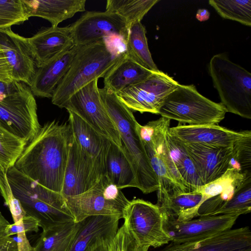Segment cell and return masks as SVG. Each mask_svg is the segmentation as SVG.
I'll return each mask as SVG.
<instances>
[{
	"mask_svg": "<svg viewBox=\"0 0 251 251\" xmlns=\"http://www.w3.org/2000/svg\"><path fill=\"white\" fill-rule=\"evenodd\" d=\"M227 112L221 102L204 97L194 85L179 84L165 99L158 114L190 126H204L218 124Z\"/></svg>",
	"mask_w": 251,
	"mask_h": 251,
	"instance_id": "cell-7",
	"label": "cell"
},
{
	"mask_svg": "<svg viewBox=\"0 0 251 251\" xmlns=\"http://www.w3.org/2000/svg\"><path fill=\"white\" fill-rule=\"evenodd\" d=\"M210 13L209 11L205 9H199L196 14V18L200 22H203L209 19Z\"/></svg>",
	"mask_w": 251,
	"mask_h": 251,
	"instance_id": "cell-44",
	"label": "cell"
},
{
	"mask_svg": "<svg viewBox=\"0 0 251 251\" xmlns=\"http://www.w3.org/2000/svg\"><path fill=\"white\" fill-rule=\"evenodd\" d=\"M77 48V46H75L36 68L29 86L34 96L52 98L56 87L68 72Z\"/></svg>",
	"mask_w": 251,
	"mask_h": 251,
	"instance_id": "cell-22",
	"label": "cell"
},
{
	"mask_svg": "<svg viewBox=\"0 0 251 251\" xmlns=\"http://www.w3.org/2000/svg\"><path fill=\"white\" fill-rule=\"evenodd\" d=\"M202 199V194L198 190L169 196L156 205L167 219L183 222L198 217Z\"/></svg>",
	"mask_w": 251,
	"mask_h": 251,
	"instance_id": "cell-26",
	"label": "cell"
},
{
	"mask_svg": "<svg viewBox=\"0 0 251 251\" xmlns=\"http://www.w3.org/2000/svg\"><path fill=\"white\" fill-rule=\"evenodd\" d=\"M72 136L69 124L47 122L27 144L14 166L41 185L61 194Z\"/></svg>",
	"mask_w": 251,
	"mask_h": 251,
	"instance_id": "cell-1",
	"label": "cell"
},
{
	"mask_svg": "<svg viewBox=\"0 0 251 251\" xmlns=\"http://www.w3.org/2000/svg\"><path fill=\"white\" fill-rule=\"evenodd\" d=\"M70 26L75 46L109 38L119 39L125 43L128 30L124 18L107 11L87 12Z\"/></svg>",
	"mask_w": 251,
	"mask_h": 251,
	"instance_id": "cell-14",
	"label": "cell"
},
{
	"mask_svg": "<svg viewBox=\"0 0 251 251\" xmlns=\"http://www.w3.org/2000/svg\"><path fill=\"white\" fill-rule=\"evenodd\" d=\"M124 225L138 246L157 248L171 242L163 227V215L156 205L134 199L125 212Z\"/></svg>",
	"mask_w": 251,
	"mask_h": 251,
	"instance_id": "cell-10",
	"label": "cell"
},
{
	"mask_svg": "<svg viewBox=\"0 0 251 251\" xmlns=\"http://www.w3.org/2000/svg\"><path fill=\"white\" fill-rule=\"evenodd\" d=\"M160 251H251V231L249 226L231 228L192 242H171Z\"/></svg>",
	"mask_w": 251,
	"mask_h": 251,
	"instance_id": "cell-17",
	"label": "cell"
},
{
	"mask_svg": "<svg viewBox=\"0 0 251 251\" xmlns=\"http://www.w3.org/2000/svg\"><path fill=\"white\" fill-rule=\"evenodd\" d=\"M105 152L97 158L90 156L80 148L72 134L61 192L64 198L89 191L105 175Z\"/></svg>",
	"mask_w": 251,
	"mask_h": 251,
	"instance_id": "cell-11",
	"label": "cell"
},
{
	"mask_svg": "<svg viewBox=\"0 0 251 251\" xmlns=\"http://www.w3.org/2000/svg\"><path fill=\"white\" fill-rule=\"evenodd\" d=\"M29 18L23 0H0V30L21 24Z\"/></svg>",
	"mask_w": 251,
	"mask_h": 251,
	"instance_id": "cell-35",
	"label": "cell"
},
{
	"mask_svg": "<svg viewBox=\"0 0 251 251\" xmlns=\"http://www.w3.org/2000/svg\"><path fill=\"white\" fill-rule=\"evenodd\" d=\"M98 81L95 79L75 92L64 108L77 115L104 137L122 146L119 131L101 99Z\"/></svg>",
	"mask_w": 251,
	"mask_h": 251,
	"instance_id": "cell-12",
	"label": "cell"
},
{
	"mask_svg": "<svg viewBox=\"0 0 251 251\" xmlns=\"http://www.w3.org/2000/svg\"><path fill=\"white\" fill-rule=\"evenodd\" d=\"M238 216L218 215L200 217L195 219L179 222L163 216L164 230L171 242L183 243L201 239L231 229Z\"/></svg>",
	"mask_w": 251,
	"mask_h": 251,
	"instance_id": "cell-15",
	"label": "cell"
},
{
	"mask_svg": "<svg viewBox=\"0 0 251 251\" xmlns=\"http://www.w3.org/2000/svg\"><path fill=\"white\" fill-rule=\"evenodd\" d=\"M251 211V176H248L232 198L211 216L233 215L239 216Z\"/></svg>",
	"mask_w": 251,
	"mask_h": 251,
	"instance_id": "cell-34",
	"label": "cell"
},
{
	"mask_svg": "<svg viewBox=\"0 0 251 251\" xmlns=\"http://www.w3.org/2000/svg\"><path fill=\"white\" fill-rule=\"evenodd\" d=\"M11 83L0 82V101L3 100L8 94Z\"/></svg>",
	"mask_w": 251,
	"mask_h": 251,
	"instance_id": "cell-43",
	"label": "cell"
},
{
	"mask_svg": "<svg viewBox=\"0 0 251 251\" xmlns=\"http://www.w3.org/2000/svg\"><path fill=\"white\" fill-rule=\"evenodd\" d=\"M251 135L236 141L232 146L228 169L251 174Z\"/></svg>",
	"mask_w": 251,
	"mask_h": 251,
	"instance_id": "cell-36",
	"label": "cell"
},
{
	"mask_svg": "<svg viewBox=\"0 0 251 251\" xmlns=\"http://www.w3.org/2000/svg\"><path fill=\"white\" fill-rule=\"evenodd\" d=\"M69 114V125L73 135L80 148L93 157L102 155L110 140L104 137L74 112Z\"/></svg>",
	"mask_w": 251,
	"mask_h": 251,
	"instance_id": "cell-27",
	"label": "cell"
},
{
	"mask_svg": "<svg viewBox=\"0 0 251 251\" xmlns=\"http://www.w3.org/2000/svg\"><path fill=\"white\" fill-rule=\"evenodd\" d=\"M153 73L136 63L126 53L103 77L104 87L116 93L144 80Z\"/></svg>",
	"mask_w": 251,
	"mask_h": 251,
	"instance_id": "cell-25",
	"label": "cell"
},
{
	"mask_svg": "<svg viewBox=\"0 0 251 251\" xmlns=\"http://www.w3.org/2000/svg\"><path fill=\"white\" fill-rule=\"evenodd\" d=\"M208 2L222 18L251 26V0H209Z\"/></svg>",
	"mask_w": 251,
	"mask_h": 251,
	"instance_id": "cell-32",
	"label": "cell"
},
{
	"mask_svg": "<svg viewBox=\"0 0 251 251\" xmlns=\"http://www.w3.org/2000/svg\"><path fill=\"white\" fill-rule=\"evenodd\" d=\"M9 224V222L0 211V239L9 237L7 236L5 233L6 227Z\"/></svg>",
	"mask_w": 251,
	"mask_h": 251,
	"instance_id": "cell-42",
	"label": "cell"
},
{
	"mask_svg": "<svg viewBox=\"0 0 251 251\" xmlns=\"http://www.w3.org/2000/svg\"><path fill=\"white\" fill-rule=\"evenodd\" d=\"M39 68L75 46L70 25L43 28L28 38Z\"/></svg>",
	"mask_w": 251,
	"mask_h": 251,
	"instance_id": "cell-20",
	"label": "cell"
},
{
	"mask_svg": "<svg viewBox=\"0 0 251 251\" xmlns=\"http://www.w3.org/2000/svg\"><path fill=\"white\" fill-rule=\"evenodd\" d=\"M179 141L193 161L203 185L218 179L228 169L232 145L219 148Z\"/></svg>",
	"mask_w": 251,
	"mask_h": 251,
	"instance_id": "cell-19",
	"label": "cell"
},
{
	"mask_svg": "<svg viewBox=\"0 0 251 251\" xmlns=\"http://www.w3.org/2000/svg\"><path fill=\"white\" fill-rule=\"evenodd\" d=\"M159 0H108L106 11L117 14L125 20L128 27L141 22Z\"/></svg>",
	"mask_w": 251,
	"mask_h": 251,
	"instance_id": "cell-31",
	"label": "cell"
},
{
	"mask_svg": "<svg viewBox=\"0 0 251 251\" xmlns=\"http://www.w3.org/2000/svg\"><path fill=\"white\" fill-rule=\"evenodd\" d=\"M80 223L58 225L42 231L34 247L35 251H71Z\"/></svg>",
	"mask_w": 251,
	"mask_h": 251,
	"instance_id": "cell-28",
	"label": "cell"
},
{
	"mask_svg": "<svg viewBox=\"0 0 251 251\" xmlns=\"http://www.w3.org/2000/svg\"><path fill=\"white\" fill-rule=\"evenodd\" d=\"M167 142L171 155L183 184L189 192L203 185L195 164L180 142L168 133Z\"/></svg>",
	"mask_w": 251,
	"mask_h": 251,
	"instance_id": "cell-30",
	"label": "cell"
},
{
	"mask_svg": "<svg viewBox=\"0 0 251 251\" xmlns=\"http://www.w3.org/2000/svg\"><path fill=\"white\" fill-rule=\"evenodd\" d=\"M77 46L70 68L51 98L52 104L60 108H64L69 98L81 88L103 78L126 53L124 42L117 38Z\"/></svg>",
	"mask_w": 251,
	"mask_h": 251,
	"instance_id": "cell-2",
	"label": "cell"
},
{
	"mask_svg": "<svg viewBox=\"0 0 251 251\" xmlns=\"http://www.w3.org/2000/svg\"><path fill=\"white\" fill-rule=\"evenodd\" d=\"M178 84L173 77L159 70L116 94L132 111L158 114L165 99Z\"/></svg>",
	"mask_w": 251,
	"mask_h": 251,
	"instance_id": "cell-13",
	"label": "cell"
},
{
	"mask_svg": "<svg viewBox=\"0 0 251 251\" xmlns=\"http://www.w3.org/2000/svg\"><path fill=\"white\" fill-rule=\"evenodd\" d=\"M65 198L75 223L95 216L123 219L129 203L121 189L112 184L105 175L89 191L76 196Z\"/></svg>",
	"mask_w": 251,
	"mask_h": 251,
	"instance_id": "cell-9",
	"label": "cell"
},
{
	"mask_svg": "<svg viewBox=\"0 0 251 251\" xmlns=\"http://www.w3.org/2000/svg\"><path fill=\"white\" fill-rule=\"evenodd\" d=\"M149 248L148 246H138L135 251H148Z\"/></svg>",
	"mask_w": 251,
	"mask_h": 251,
	"instance_id": "cell-46",
	"label": "cell"
},
{
	"mask_svg": "<svg viewBox=\"0 0 251 251\" xmlns=\"http://www.w3.org/2000/svg\"><path fill=\"white\" fill-rule=\"evenodd\" d=\"M0 192L5 204L8 206L14 223H16L26 215L20 201L13 194L8 181L6 171L0 169Z\"/></svg>",
	"mask_w": 251,
	"mask_h": 251,
	"instance_id": "cell-37",
	"label": "cell"
},
{
	"mask_svg": "<svg viewBox=\"0 0 251 251\" xmlns=\"http://www.w3.org/2000/svg\"><path fill=\"white\" fill-rule=\"evenodd\" d=\"M6 175L13 194L26 215L35 218L43 230L75 222L61 194L41 185L15 166L9 168Z\"/></svg>",
	"mask_w": 251,
	"mask_h": 251,
	"instance_id": "cell-4",
	"label": "cell"
},
{
	"mask_svg": "<svg viewBox=\"0 0 251 251\" xmlns=\"http://www.w3.org/2000/svg\"><path fill=\"white\" fill-rule=\"evenodd\" d=\"M110 243H103L91 251H109Z\"/></svg>",
	"mask_w": 251,
	"mask_h": 251,
	"instance_id": "cell-45",
	"label": "cell"
},
{
	"mask_svg": "<svg viewBox=\"0 0 251 251\" xmlns=\"http://www.w3.org/2000/svg\"><path fill=\"white\" fill-rule=\"evenodd\" d=\"M116 217L90 216L79 222V228L71 251H91L103 243H110L118 230Z\"/></svg>",
	"mask_w": 251,
	"mask_h": 251,
	"instance_id": "cell-21",
	"label": "cell"
},
{
	"mask_svg": "<svg viewBox=\"0 0 251 251\" xmlns=\"http://www.w3.org/2000/svg\"><path fill=\"white\" fill-rule=\"evenodd\" d=\"M0 125L29 143L40 129L37 104L30 87L13 81L6 97L0 101Z\"/></svg>",
	"mask_w": 251,
	"mask_h": 251,
	"instance_id": "cell-8",
	"label": "cell"
},
{
	"mask_svg": "<svg viewBox=\"0 0 251 251\" xmlns=\"http://www.w3.org/2000/svg\"><path fill=\"white\" fill-rule=\"evenodd\" d=\"M170 124V119L161 117L137 126L148 159L158 178L157 203L169 196L189 192L170 154L167 142Z\"/></svg>",
	"mask_w": 251,
	"mask_h": 251,
	"instance_id": "cell-5",
	"label": "cell"
},
{
	"mask_svg": "<svg viewBox=\"0 0 251 251\" xmlns=\"http://www.w3.org/2000/svg\"><path fill=\"white\" fill-rule=\"evenodd\" d=\"M105 176L119 189L137 187L132 164L123 146L110 141L105 154Z\"/></svg>",
	"mask_w": 251,
	"mask_h": 251,
	"instance_id": "cell-24",
	"label": "cell"
},
{
	"mask_svg": "<svg viewBox=\"0 0 251 251\" xmlns=\"http://www.w3.org/2000/svg\"><path fill=\"white\" fill-rule=\"evenodd\" d=\"M104 105L114 122L123 146L132 164L137 187L149 194L159 187L158 180L148 159L139 134L132 111L123 103L116 93L105 87L99 89Z\"/></svg>",
	"mask_w": 251,
	"mask_h": 251,
	"instance_id": "cell-3",
	"label": "cell"
},
{
	"mask_svg": "<svg viewBox=\"0 0 251 251\" xmlns=\"http://www.w3.org/2000/svg\"><path fill=\"white\" fill-rule=\"evenodd\" d=\"M169 133L178 140L214 148H226L251 135L250 130L236 131L217 125H181L170 127Z\"/></svg>",
	"mask_w": 251,
	"mask_h": 251,
	"instance_id": "cell-18",
	"label": "cell"
},
{
	"mask_svg": "<svg viewBox=\"0 0 251 251\" xmlns=\"http://www.w3.org/2000/svg\"><path fill=\"white\" fill-rule=\"evenodd\" d=\"M124 45L126 53L131 59L150 71H159L148 47L145 27L141 22L129 27Z\"/></svg>",
	"mask_w": 251,
	"mask_h": 251,
	"instance_id": "cell-29",
	"label": "cell"
},
{
	"mask_svg": "<svg viewBox=\"0 0 251 251\" xmlns=\"http://www.w3.org/2000/svg\"><path fill=\"white\" fill-rule=\"evenodd\" d=\"M208 71L227 112L251 119V74L223 53L214 55Z\"/></svg>",
	"mask_w": 251,
	"mask_h": 251,
	"instance_id": "cell-6",
	"label": "cell"
},
{
	"mask_svg": "<svg viewBox=\"0 0 251 251\" xmlns=\"http://www.w3.org/2000/svg\"><path fill=\"white\" fill-rule=\"evenodd\" d=\"M14 239L16 243L18 251H35L26 235L25 232H20L16 234Z\"/></svg>",
	"mask_w": 251,
	"mask_h": 251,
	"instance_id": "cell-41",
	"label": "cell"
},
{
	"mask_svg": "<svg viewBox=\"0 0 251 251\" xmlns=\"http://www.w3.org/2000/svg\"><path fill=\"white\" fill-rule=\"evenodd\" d=\"M29 18L38 17L52 26L85 10V0H23Z\"/></svg>",
	"mask_w": 251,
	"mask_h": 251,
	"instance_id": "cell-23",
	"label": "cell"
},
{
	"mask_svg": "<svg viewBox=\"0 0 251 251\" xmlns=\"http://www.w3.org/2000/svg\"><path fill=\"white\" fill-rule=\"evenodd\" d=\"M13 81L11 67L0 46V82L11 83Z\"/></svg>",
	"mask_w": 251,
	"mask_h": 251,
	"instance_id": "cell-40",
	"label": "cell"
},
{
	"mask_svg": "<svg viewBox=\"0 0 251 251\" xmlns=\"http://www.w3.org/2000/svg\"><path fill=\"white\" fill-rule=\"evenodd\" d=\"M138 245L123 225L111 241L109 251H135Z\"/></svg>",
	"mask_w": 251,
	"mask_h": 251,
	"instance_id": "cell-38",
	"label": "cell"
},
{
	"mask_svg": "<svg viewBox=\"0 0 251 251\" xmlns=\"http://www.w3.org/2000/svg\"><path fill=\"white\" fill-rule=\"evenodd\" d=\"M39 227V222L35 218L26 215L19 221L8 225L5 233L7 236H12L20 232H37Z\"/></svg>",
	"mask_w": 251,
	"mask_h": 251,
	"instance_id": "cell-39",
	"label": "cell"
},
{
	"mask_svg": "<svg viewBox=\"0 0 251 251\" xmlns=\"http://www.w3.org/2000/svg\"><path fill=\"white\" fill-rule=\"evenodd\" d=\"M27 144L0 125V169L6 172L14 166Z\"/></svg>",
	"mask_w": 251,
	"mask_h": 251,
	"instance_id": "cell-33",
	"label": "cell"
},
{
	"mask_svg": "<svg viewBox=\"0 0 251 251\" xmlns=\"http://www.w3.org/2000/svg\"><path fill=\"white\" fill-rule=\"evenodd\" d=\"M0 46L11 67L13 80L30 86L37 67L28 38L11 28L0 30Z\"/></svg>",
	"mask_w": 251,
	"mask_h": 251,
	"instance_id": "cell-16",
	"label": "cell"
}]
</instances>
